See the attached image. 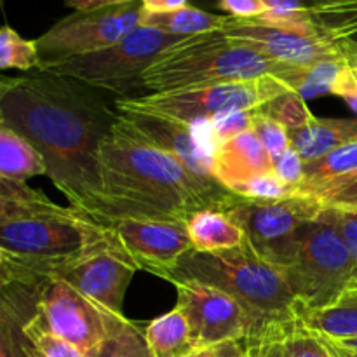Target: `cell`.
<instances>
[{
  "instance_id": "6da1fadb",
  "label": "cell",
  "mask_w": 357,
  "mask_h": 357,
  "mask_svg": "<svg viewBox=\"0 0 357 357\" xmlns=\"http://www.w3.org/2000/svg\"><path fill=\"white\" fill-rule=\"evenodd\" d=\"M0 87V124L40 152L47 176L70 206L94 220L101 202L98 157L117 112L96 87L47 70L3 79Z\"/></svg>"
},
{
  "instance_id": "7a4b0ae2",
  "label": "cell",
  "mask_w": 357,
  "mask_h": 357,
  "mask_svg": "<svg viewBox=\"0 0 357 357\" xmlns=\"http://www.w3.org/2000/svg\"><path fill=\"white\" fill-rule=\"evenodd\" d=\"M101 202L94 222L115 218L185 222L202 209H223L236 194L195 176L180 160L115 121L100 149Z\"/></svg>"
},
{
  "instance_id": "3957f363",
  "label": "cell",
  "mask_w": 357,
  "mask_h": 357,
  "mask_svg": "<svg viewBox=\"0 0 357 357\" xmlns=\"http://www.w3.org/2000/svg\"><path fill=\"white\" fill-rule=\"evenodd\" d=\"M103 232L105 225L86 213L0 178V281L56 279Z\"/></svg>"
},
{
  "instance_id": "277c9868",
  "label": "cell",
  "mask_w": 357,
  "mask_h": 357,
  "mask_svg": "<svg viewBox=\"0 0 357 357\" xmlns=\"http://www.w3.org/2000/svg\"><path fill=\"white\" fill-rule=\"evenodd\" d=\"M167 281L173 284L199 281L234 296L253 317V335L272 324L300 317V303L286 281L284 268L261 258L248 241L239 248L216 253L192 250L181 258Z\"/></svg>"
},
{
  "instance_id": "5b68a950",
  "label": "cell",
  "mask_w": 357,
  "mask_h": 357,
  "mask_svg": "<svg viewBox=\"0 0 357 357\" xmlns=\"http://www.w3.org/2000/svg\"><path fill=\"white\" fill-rule=\"evenodd\" d=\"M284 66L236 44L218 30L188 37L164 51L143 73V86L152 93H173L230 80L278 77Z\"/></svg>"
},
{
  "instance_id": "8992f818",
  "label": "cell",
  "mask_w": 357,
  "mask_h": 357,
  "mask_svg": "<svg viewBox=\"0 0 357 357\" xmlns=\"http://www.w3.org/2000/svg\"><path fill=\"white\" fill-rule=\"evenodd\" d=\"M38 323L89 357H150L145 335L63 279L45 282Z\"/></svg>"
},
{
  "instance_id": "52a82bcc",
  "label": "cell",
  "mask_w": 357,
  "mask_h": 357,
  "mask_svg": "<svg viewBox=\"0 0 357 357\" xmlns=\"http://www.w3.org/2000/svg\"><path fill=\"white\" fill-rule=\"evenodd\" d=\"M284 275L298 300L300 312L328 309L349 295L351 253L324 209L302 229L298 248Z\"/></svg>"
},
{
  "instance_id": "ba28073f",
  "label": "cell",
  "mask_w": 357,
  "mask_h": 357,
  "mask_svg": "<svg viewBox=\"0 0 357 357\" xmlns=\"http://www.w3.org/2000/svg\"><path fill=\"white\" fill-rule=\"evenodd\" d=\"M185 38L188 37L171 35L139 24L110 47L59 61H45L38 70L72 77L96 89L128 93L132 87H145L143 73L164 51L180 44Z\"/></svg>"
},
{
  "instance_id": "9c48e42d",
  "label": "cell",
  "mask_w": 357,
  "mask_h": 357,
  "mask_svg": "<svg viewBox=\"0 0 357 357\" xmlns=\"http://www.w3.org/2000/svg\"><path fill=\"white\" fill-rule=\"evenodd\" d=\"M323 209L314 197L257 201L234 195L223 211L243 229L246 241L261 258L286 268L295 257L302 229Z\"/></svg>"
},
{
  "instance_id": "30bf717a",
  "label": "cell",
  "mask_w": 357,
  "mask_h": 357,
  "mask_svg": "<svg viewBox=\"0 0 357 357\" xmlns=\"http://www.w3.org/2000/svg\"><path fill=\"white\" fill-rule=\"evenodd\" d=\"M291 93L282 80L272 75L248 80L213 84L173 93H150L146 96H131L139 105L192 124H202L227 112L260 110L275 98Z\"/></svg>"
},
{
  "instance_id": "8fae6325",
  "label": "cell",
  "mask_w": 357,
  "mask_h": 357,
  "mask_svg": "<svg viewBox=\"0 0 357 357\" xmlns=\"http://www.w3.org/2000/svg\"><path fill=\"white\" fill-rule=\"evenodd\" d=\"M143 16L145 7L142 0L93 10H75L37 38L42 63L59 61L110 47L138 28Z\"/></svg>"
},
{
  "instance_id": "7c38bea8",
  "label": "cell",
  "mask_w": 357,
  "mask_h": 357,
  "mask_svg": "<svg viewBox=\"0 0 357 357\" xmlns=\"http://www.w3.org/2000/svg\"><path fill=\"white\" fill-rule=\"evenodd\" d=\"M115 112L139 138L173 155L206 183L220 185L213 173L215 149L202 139L197 126L143 107L131 96L115 100Z\"/></svg>"
},
{
  "instance_id": "4fadbf2b",
  "label": "cell",
  "mask_w": 357,
  "mask_h": 357,
  "mask_svg": "<svg viewBox=\"0 0 357 357\" xmlns=\"http://www.w3.org/2000/svg\"><path fill=\"white\" fill-rule=\"evenodd\" d=\"M101 225L110 229L117 246L136 271H146L166 281L181 258L194 250L187 223L178 220L115 218Z\"/></svg>"
},
{
  "instance_id": "5bb4252c",
  "label": "cell",
  "mask_w": 357,
  "mask_h": 357,
  "mask_svg": "<svg viewBox=\"0 0 357 357\" xmlns=\"http://www.w3.org/2000/svg\"><path fill=\"white\" fill-rule=\"evenodd\" d=\"M174 286L176 307L187 317L199 349L244 342L253 335V317L234 296L199 281H180Z\"/></svg>"
},
{
  "instance_id": "9a60e30c",
  "label": "cell",
  "mask_w": 357,
  "mask_h": 357,
  "mask_svg": "<svg viewBox=\"0 0 357 357\" xmlns=\"http://www.w3.org/2000/svg\"><path fill=\"white\" fill-rule=\"evenodd\" d=\"M135 272L136 267L124 257L112 237L110 229L105 225V232L91 244L89 250L56 279L66 281L72 288L110 312L124 316L122 305L126 289Z\"/></svg>"
},
{
  "instance_id": "2e32d148",
  "label": "cell",
  "mask_w": 357,
  "mask_h": 357,
  "mask_svg": "<svg viewBox=\"0 0 357 357\" xmlns=\"http://www.w3.org/2000/svg\"><path fill=\"white\" fill-rule=\"evenodd\" d=\"M223 35L236 44L260 52L284 65H310L330 58H342L352 52L354 40H333V38L314 37L300 31L274 28L251 20H227L222 28Z\"/></svg>"
},
{
  "instance_id": "e0dca14e",
  "label": "cell",
  "mask_w": 357,
  "mask_h": 357,
  "mask_svg": "<svg viewBox=\"0 0 357 357\" xmlns=\"http://www.w3.org/2000/svg\"><path fill=\"white\" fill-rule=\"evenodd\" d=\"M47 282V281H45ZM44 281H0V349L2 357H35L28 326L38 317Z\"/></svg>"
},
{
  "instance_id": "ac0fdd59",
  "label": "cell",
  "mask_w": 357,
  "mask_h": 357,
  "mask_svg": "<svg viewBox=\"0 0 357 357\" xmlns=\"http://www.w3.org/2000/svg\"><path fill=\"white\" fill-rule=\"evenodd\" d=\"M268 171H274V160L253 129L218 145L213 153L216 181L230 192Z\"/></svg>"
},
{
  "instance_id": "d6986e66",
  "label": "cell",
  "mask_w": 357,
  "mask_h": 357,
  "mask_svg": "<svg viewBox=\"0 0 357 357\" xmlns=\"http://www.w3.org/2000/svg\"><path fill=\"white\" fill-rule=\"evenodd\" d=\"M289 139L305 162L357 142V119H321L314 115L305 126L291 129Z\"/></svg>"
},
{
  "instance_id": "ffe728a7",
  "label": "cell",
  "mask_w": 357,
  "mask_h": 357,
  "mask_svg": "<svg viewBox=\"0 0 357 357\" xmlns=\"http://www.w3.org/2000/svg\"><path fill=\"white\" fill-rule=\"evenodd\" d=\"M192 248L199 253L239 248L246 241L243 229L223 209H202L187 220Z\"/></svg>"
},
{
  "instance_id": "44dd1931",
  "label": "cell",
  "mask_w": 357,
  "mask_h": 357,
  "mask_svg": "<svg viewBox=\"0 0 357 357\" xmlns=\"http://www.w3.org/2000/svg\"><path fill=\"white\" fill-rule=\"evenodd\" d=\"M143 335L150 357H185L199 349L190 324L178 307L153 319Z\"/></svg>"
},
{
  "instance_id": "7402d4cb",
  "label": "cell",
  "mask_w": 357,
  "mask_h": 357,
  "mask_svg": "<svg viewBox=\"0 0 357 357\" xmlns=\"http://www.w3.org/2000/svg\"><path fill=\"white\" fill-rule=\"evenodd\" d=\"M352 51H354V45H352ZM351 56L352 52L349 56L323 59L310 65H286L275 79L282 80L293 93L302 96L303 100H310L321 94H331L338 75L351 61Z\"/></svg>"
},
{
  "instance_id": "603a6c76",
  "label": "cell",
  "mask_w": 357,
  "mask_h": 357,
  "mask_svg": "<svg viewBox=\"0 0 357 357\" xmlns=\"http://www.w3.org/2000/svg\"><path fill=\"white\" fill-rule=\"evenodd\" d=\"M47 174V164L24 136L0 124V178L26 183L28 178Z\"/></svg>"
},
{
  "instance_id": "cb8c5ba5",
  "label": "cell",
  "mask_w": 357,
  "mask_h": 357,
  "mask_svg": "<svg viewBox=\"0 0 357 357\" xmlns=\"http://www.w3.org/2000/svg\"><path fill=\"white\" fill-rule=\"evenodd\" d=\"M357 173V142L326 153L321 159L305 162L303 183L296 188V197H316L335 181Z\"/></svg>"
},
{
  "instance_id": "d4e9b609",
  "label": "cell",
  "mask_w": 357,
  "mask_h": 357,
  "mask_svg": "<svg viewBox=\"0 0 357 357\" xmlns=\"http://www.w3.org/2000/svg\"><path fill=\"white\" fill-rule=\"evenodd\" d=\"M227 20H229V16H218V14H211L202 9H197V7L185 6L181 9L160 14H152L145 10L142 24L143 26L166 31V33L171 35L195 37V35L222 30L225 26Z\"/></svg>"
},
{
  "instance_id": "484cf974",
  "label": "cell",
  "mask_w": 357,
  "mask_h": 357,
  "mask_svg": "<svg viewBox=\"0 0 357 357\" xmlns=\"http://www.w3.org/2000/svg\"><path fill=\"white\" fill-rule=\"evenodd\" d=\"M303 323L333 340L357 338V295L347 296L337 305L312 312H300Z\"/></svg>"
},
{
  "instance_id": "4316f807",
  "label": "cell",
  "mask_w": 357,
  "mask_h": 357,
  "mask_svg": "<svg viewBox=\"0 0 357 357\" xmlns=\"http://www.w3.org/2000/svg\"><path fill=\"white\" fill-rule=\"evenodd\" d=\"M42 65L37 40H26L10 26L0 30V68L21 72L38 70Z\"/></svg>"
},
{
  "instance_id": "83f0119b",
  "label": "cell",
  "mask_w": 357,
  "mask_h": 357,
  "mask_svg": "<svg viewBox=\"0 0 357 357\" xmlns=\"http://www.w3.org/2000/svg\"><path fill=\"white\" fill-rule=\"evenodd\" d=\"M282 340L289 357H335L326 337L307 326L302 317L284 324Z\"/></svg>"
},
{
  "instance_id": "f1b7e54d",
  "label": "cell",
  "mask_w": 357,
  "mask_h": 357,
  "mask_svg": "<svg viewBox=\"0 0 357 357\" xmlns=\"http://www.w3.org/2000/svg\"><path fill=\"white\" fill-rule=\"evenodd\" d=\"M264 114L271 115L272 119H275L278 122H281L288 131L296 128H302L305 126L310 119L314 117V114L310 112V108L307 107V100H303L302 96H298L296 93H286L282 96L275 98L271 103H267L265 107L260 108Z\"/></svg>"
},
{
  "instance_id": "f546056e",
  "label": "cell",
  "mask_w": 357,
  "mask_h": 357,
  "mask_svg": "<svg viewBox=\"0 0 357 357\" xmlns=\"http://www.w3.org/2000/svg\"><path fill=\"white\" fill-rule=\"evenodd\" d=\"M251 129H253L255 135L258 136V139H260L261 145L265 146V150L271 153L274 162L289 149V146H291L288 129H286L281 122L272 119L271 115L264 114L261 110L255 112Z\"/></svg>"
},
{
  "instance_id": "4dcf8cb0",
  "label": "cell",
  "mask_w": 357,
  "mask_h": 357,
  "mask_svg": "<svg viewBox=\"0 0 357 357\" xmlns=\"http://www.w3.org/2000/svg\"><path fill=\"white\" fill-rule=\"evenodd\" d=\"M232 194L246 199H257V201H281V199L296 197L295 188L279 180L274 171L251 178L250 181L237 187Z\"/></svg>"
},
{
  "instance_id": "1f68e13d",
  "label": "cell",
  "mask_w": 357,
  "mask_h": 357,
  "mask_svg": "<svg viewBox=\"0 0 357 357\" xmlns=\"http://www.w3.org/2000/svg\"><path fill=\"white\" fill-rule=\"evenodd\" d=\"M28 337H30L31 344H33L35 357H89L84 354L80 349H77L75 345L68 344L66 340L45 330L38 323V317L31 321L30 326H28Z\"/></svg>"
},
{
  "instance_id": "d6a6232c",
  "label": "cell",
  "mask_w": 357,
  "mask_h": 357,
  "mask_svg": "<svg viewBox=\"0 0 357 357\" xmlns=\"http://www.w3.org/2000/svg\"><path fill=\"white\" fill-rule=\"evenodd\" d=\"M257 110H241V112H227V114L216 115L211 121L202 122L209 128L213 138V149H216L222 143L250 131L253 126V115Z\"/></svg>"
},
{
  "instance_id": "836d02e7",
  "label": "cell",
  "mask_w": 357,
  "mask_h": 357,
  "mask_svg": "<svg viewBox=\"0 0 357 357\" xmlns=\"http://www.w3.org/2000/svg\"><path fill=\"white\" fill-rule=\"evenodd\" d=\"M328 218L337 225L352 260V279L351 288L347 296L357 295V211H344V209H330L324 208ZM345 296V298H347Z\"/></svg>"
},
{
  "instance_id": "e575fe53",
  "label": "cell",
  "mask_w": 357,
  "mask_h": 357,
  "mask_svg": "<svg viewBox=\"0 0 357 357\" xmlns=\"http://www.w3.org/2000/svg\"><path fill=\"white\" fill-rule=\"evenodd\" d=\"M314 199H317L324 208L357 211V173L335 181Z\"/></svg>"
},
{
  "instance_id": "d590c367",
  "label": "cell",
  "mask_w": 357,
  "mask_h": 357,
  "mask_svg": "<svg viewBox=\"0 0 357 357\" xmlns=\"http://www.w3.org/2000/svg\"><path fill=\"white\" fill-rule=\"evenodd\" d=\"M291 323V321H289ZM282 324H272L265 330L258 331L253 337L246 338V349L250 357H289L282 340Z\"/></svg>"
},
{
  "instance_id": "8d00e7d4",
  "label": "cell",
  "mask_w": 357,
  "mask_h": 357,
  "mask_svg": "<svg viewBox=\"0 0 357 357\" xmlns=\"http://www.w3.org/2000/svg\"><path fill=\"white\" fill-rule=\"evenodd\" d=\"M274 173L288 187L295 188L296 195V188L303 183V176H305V160L302 159L298 150L291 145L274 162Z\"/></svg>"
},
{
  "instance_id": "74e56055",
  "label": "cell",
  "mask_w": 357,
  "mask_h": 357,
  "mask_svg": "<svg viewBox=\"0 0 357 357\" xmlns=\"http://www.w3.org/2000/svg\"><path fill=\"white\" fill-rule=\"evenodd\" d=\"M331 94L342 98L357 114V42H354V51H352L351 61L338 75Z\"/></svg>"
},
{
  "instance_id": "f35d334b",
  "label": "cell",
  "mask_w": 357,
  "mask_h": 357,
  "mask_svg": "<svg viewBox=\"0 0 357 357\" xmlns=\"http://www.w3.org/2000/svg\"><path fill=\"white\" fill-rule=\"evenodd\" d=\"M218 7L236 20H257L267 13L264 0H220Z\"/></svg>"
},
{
  "instance_id": "ab89813d",
  "label": "cell",
  "mask_w": 357,
  "mask_h": 357,
  "mask_svg": "<svg viewBox=\"0 0 357 357\" xmlns=\"http://www.w3.org/2000/svg\"><path fill=\"white\" fill-rule=\"evenodd\" d=\"M271 13H293L312 7L309 0H264Z\"/></svg>"
},
{
  "instance_id": "60d3db41",
  "label": "cell",
  "mask_w": 357,
  "mask_h": 357,
  "mask_svg": "<svg viewBox=\"0 0 357 357\" xmlns=\"http://www.w3.org/2000/svg\"><path fill=\"white\" fill-rule=\"evenodd\" d=\"M143 7L146 13L160 14V13H169V10L181 9V7L188 6L187 0H142Z\"/></svg>"
},
{
  "instance_id": "b9f144b4",
  "label": "cell",
  "mask_w": 357,
  "mask_h": 357,
  "mask_svg": "<svg viewBox=\"0 0 357 357\" xmlns=\"http://www.w3.org/2000/svg\"><path fill=\"white\" fill-rule=\"evenodd\" d=\"M65 2L66 6L73 7L75 10H93V9H100V7L135 2V0H65Z\"/></svg>"
},
{
  "instance_id": "7bdbcfd3",
  "label": "cell",
  "mask_w": 357,
  "mask_h": 357,
  "mask_svg": "<svg viewBox=\"0 0 357 357\" xmlns=\"http://www.w3.org/2000/svg\"><path fill=\"white\" fill-rule=\"evenodd\" d=\"M220 357H250L246 349V342H230V344H225Z\"/></svg>"
},
{
  "instance_id": "ee69618b",
  "label": "cell",
  "mask_w": 357,
  "mask_h": 357,
  "mask_svg": "<svg viewBox=\"0 0 357 357\" xmlns=\"http://www.w3.org/2000/svg\"><path fill=\"white\" fill-rule=\"evenodd\" d=\"M326 337V335H324ZM328 344H330V349L331 352H333L335 357H357V351L354 349H349V347H344L342 344H338L337 340H333V338H328Z\"/></svg>"
},
{
  "instance_id": "f6af8a7d",
  "label": "cell",
  "mask_w": 357,
  "mask_h": 357,
  "mask_svg": "<svg viewBox=\"0 0 357 357\" xmlns=\"http://www.w3.org/2000/svg\"><path fill=\"white\" fill-rule=\"evenodd\" d=\"M223 347H225V344L215 345V347L197 349V351H194L192 354H188L185 357H220V356H222V352H223Z\"/></svg>"
},
{
  "instance_id": "bcb514c9",
  "label": "cell",
  "mask_w": 357,
  "mask_h": 357,
  "mask_svg": "<svg viewBox=\"0 0 357 357\" xmlns=\"http://www.w3.org/2000/svg\"><path fill=\"white\" fill-rule=\"evenodd\" d=\"M312 6L317 7H338V6H352L357 0H309Z\"/></svg>"
},
{
  "instance_id": "7dc6e473",
  "label": "cell",
  "mask_w": 357,
  "mask_h": 357,
  "mask_svg": "<svg viewBox=\"0 0 357 357\" xmlns=\"http://www.w3.org/2000/svg\"><path fill=\"white\" fill-rule=\"evenodd\" d=\"M337 342L344 345V347L354 349V351H357V338H351V340H337Z\"/></svg>"
},
{
  "instance_id": "c3c4849f",
  "label": "cell",
  "mask_w": 357,
  "mask_h": 357,
  "mask_svg": "<svg viewBox=\"0 0 357 357\" xmlns=\"http://www.w3.org/2000/svg\"><path fill=\"white\" fill-rule=\"evenodd\" d=\"M352 40H354V42H357V35H356V37H354V38H352Z\"/></svg>"
},
{
  "instance_id": "681fc988",
  "label": "cell",
  "mask_w": 357,
  "mask_h": 357,
  "mask_svg": "<svg viewBox=\"0 0 357 357\" xmlns=\"http://www.w3.org/2000/svg\"><path fill=\"white\" fill-rule=\"evenodd\" d=\"M333 356H335V354H333Z\"/></svg>"
}]
</instances>
